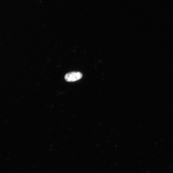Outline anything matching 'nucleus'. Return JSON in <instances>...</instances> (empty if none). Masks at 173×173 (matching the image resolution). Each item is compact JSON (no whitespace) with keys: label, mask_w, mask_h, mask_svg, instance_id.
<instances>
[{"label":"nucleus","mask_w":173,"mask_h":173,"mask_svg":"<svg viewBox=\"0 0 173 173\" xmlns=\"http://www.w3.org/2000/svg\"><path fill=\"white\" fill-rule=\"evenodd\" d=\"M82 75L80 72H71L67 74L65 76V80L68 82H74L82 78Z\"/></svg>","instance_id":"obj_1"}]
</instances>
